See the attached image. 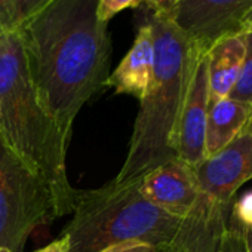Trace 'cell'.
<instances>
[{
	"instance_id": "obj_1",
	"label": "cell",
	"mask_w": 252,
	"mask_h": 252,
	"mask_svg": "<svg viewBox=\"0 0 252 252\" xmlns=\"http://www.w3.org/2000/svg\"><path fill=\"white\" fill-rule=\"evenodd\" d=\"M96 6V0H51L15 29L39 104L67 147L76 116L108 77V24Z\"/></svg>"
},
{
	"instance_id": "obj_2",
	"label": "cell",
	"mask_w": 252,
	"mask_h": 252,
	"mask_svg": "<svg viewBox=\"0 0 252 252\" xmlns=\"http://www.w3.org/2000/svg\"><path fill=\"white\" fill-rule=\"evenodd\" d=\"M147 24L153 36V71L140 101L126 159L114 181L128 184L177 158V129L190 83L205 54L168 15L152 14Z\"/></svg>"
},
{
	"instance_id": "obj_3",
	"label": "cell",
	"mask_w": 252,
	"mask_h": 252,
	"mask_svg": "<svg viewBox=\"0 0 252 252\" xmlns=\"http://www.w3.org/2000/svg\"><path fill=\"white\" fill-rule=\"evenodd\" d=\"M0 143L46 184L58 217L71 214L79 190L67 175L68 147L39 104L17 30L0 32Z\"/></svg>"
},
{
	"instance_id": "obj_4",
	"label": "cell",
	"mask_w": 252,
	"mask_h": 252,
	"mask_svg": "<svg viewBox=\"0 0 252 252\" xmlns=\"http://www.w3.org/2000/svg\"><path fill=\"white\" fill-rule=\"evenodd\" d=\"M140 181L119 184L114 180L96 190H79L71 221L63 231L68 252H101L122 243H146L168 248L184 220L150 203L138 189Z\"/></svg>"
},
{
	"instance_id": "obj_5",
	"label": "cell",
	"mask_w": 252,
	"mask_h": 252,
	"mask_svg": "<svg viewBox=\"0 0 252 252\" xmlns=\"http://www.w3.org/2000/svg\"><path fill=\"white\" fill-rule=\"evenodd\" d=\"M55 218L46 184L0 143V248L21 252L29 236Z\"/></svg>"
},
{
	"instance_id": "obj_6",
	"label": "cell",
	"mask_w": 252,
	"mask_h": 252,
	"mask_svg": "<svg viewBox=\"0 0 252 252\" xmlns=\"http://www.w3.org/2000/svg\"><path fill=\"white\" fill-rule=\"evenodd\" d=\"M251 12L252 0H180L168 17L206 54L220 39L243 34Z\"/></svg>"
},
{
	"instance_id": "obj_7",
	"label": "cell",
	"mask_w": 252,
	"mask_h": 252,
	"mask_svg": "<svg viewBox=\"0 0 252 252\" xmlns=\"http://www.w3.org/2000/svg\"><path fill=\"white\" fill-rule=\"evenodd\" d=\"M194 172L203 196L220 206H231L237 190L252 178V131L249 126L224 149L205 158Z\"/></svg>"
},
{
	"instance_id": "obj_8",
	"label": "cell",
	"mask_w": 252,
	"mask_h": 252,
	"mask_svg": "<svg viewBox=\"0 0 252 252\" xmlns=\"http://www.w3.org/2000/svg\"><path fill=\"white\" fill-rule=\"evenodd\" d=\"M138 189L150 203L181 220L187 218L202 199L194 168L178 158L146 174Z\"/></svg>"
},
{
	"instance_id": "obj_9",
	"label": "cell",
	"mask_w": 252,
	"mask_h": 252,
	"mask_svg": "<svg viewBox=\"0 0 252 252\" xmlns=\"http://www.w3.org/2000/svg\"><path fill=\"white\" fill-rule=\"evenodd\" d=\"M209 111L208 61L203 54L196 65L177 129V158L196 168L205 158L206 120Z\"/></svg>"
},
{
	"instance_id": "obj_10",
	"label": "cell",
	"mask_w": 252,
	"mask_h": 252,
	"mask_svg": "<svg viewBox=\"0 0 252 252\" xmlns=\"http://www.w3.org/2000/svg\"><path fill=\"white\" fill-rule=\"evenodd\" d=\"M230 211L231 206H220L202 194L178 236L163 252H215Z\"/></svg>"
},
{
	"instance_id": "obj_11",
	"label": "cell",
	"mask_w": 252,
	"mask_h": 252,
	"mask_svg": "<svg viewBox=\"0 0 252 252\" xmlns=\"http://www.w3.org/2000/svg\"><path fill=\"white\" fill-rule=\"evenodd\" d=\"M153 71V36L150 26L146 23L138 29L135 40L105 80V86L114 89L116 94L132 95L143 99L152 79Z\"/></svg>"
},
{
	"instance_id": "obj_12",
	"label": "cell",
	"mask_w": 252,
	"mask_h": 252,
	"mask_svg": "<svg viewBox=\"0 0 252 252\" xmlns=\"http://www.w3.org/2000/svg\"><path fill=\"white\" fill-rule=\"evenodd\" d=\"M245 57V34L220 39L206 52L209 104L227 98L233 91Z\"/></svg>"
},
{
	"instance_id": "obj_13",
	"label": "cell",
	"mask_w": 252,
	"mask_h": 252,
	"mask_svg": "<svg viewBox=\"0 0 252 252\" xmlns=\"http://www.w3.org/2000/svg\"><path fill=\"white\" fill-rule=\"evenodd\" d=\"M252 120V105L222 98L209 104L206 120V140L205 153L206 158L215 155L233 141Z\"/></svg>"
},
{
	"instance_id": "obj_14",
	"label": "cell",
	"mask_w": 252,
	"mask_h": 252,
	"mask_svg": "<svg viewBox=\"0 0 252 252\" xmlns=\"http://www.w3.org/2000/svg\"><path fill=\"white\" fill-rule=\"evenodd\" d=\"M245 34V57L239 79L228 98L252 105V32Z\"/></svg>"
},
{
	"instance_id": "obj_15",
	"label": "cell",
	"mask_w": 252,
	"mask_h": 252,
	"mask_svg": "<svg viewBox=\"0 0 252 252\" xmlns=\"http://www.w3.org/2000/svg\"><path fill=\"white\" fill-rule=\"evenodd\" d=\"M96 2H98V6H96L98 18L107 24L119 12L144 5V0H96Z\"/></svg>"
},
{
	"instance_id": "obj_16",
	"label": "cell",
	"mask_w": 252,
	"mask_h": 252,
	"mask_svg": "<svg viewBox=\"0 0 252 252\" xmlns=\"http://www.w3.org/2000/svg\"><path fill=\"white\" fill-rule=\"evenodd\" d=\"M230 215L245 231H252V190L233 202Z\"/></svg>"
},
{
	"instance_id": "obj_17",
	"label": "cell",
	"mask_w": 252,
	"mask_h": 252,
	"mask_svg": "<svg viewBox=\"0 0 252 252\" xmlns=\"http://www.w3.org/2000/svg\"><path fill=\"white\" fill-rule=\"evenodd\" d=\"M51 0H17L11 20V30L20 27L26 20H29L32 15L39 12Z\"/></svg>"
},
{
	"instance_id": "obj_18",
	"label": "cell",
	"mask_w": 252,
	"mask_h": 252,
	"mask_svg": "<svg viewBox=\"0 0 252 252\" xmlns=\"http://www.w3.org/2000/svg\"><path fill=\"white\" fill-rule=\"evenodd\" d=\"M101 252H159V249H156L150 245H146V243L129 242V243H122V245L107 248Z\"/></svg>"
},
{
	"instance_id": "obj_19",
	"label": "cell",
	"mask_w": 252,
	"mask_h": 252,
	"mask_svg": "<svg viewBox=\"0 0 252 252\" xmlns=\"http://www.w3.org/2000/svg\"><path fill=\"white\" fill-rule=\"evenodd\" d=\"M180 0H144V5L152 11V14L159 15H168L177 5Z\"/></svg>"
},
{
	"instance_id": "obj_20",
	"label": "cell",
	"mask_w": 252,
	"mask_h": 252,
	"mask_svg": "<svg viewBox=\"0 0 252 252\" xmlns=\"http://www.w3.org/2000/svg\"><path fill=\"white\" fill-rule=\"evenodd\" d=\"M17 0H0V32L11 30V20Z\"/></svg>"
},
{
	"instance_id": "obj_21",
	"label": "cell",
	"mask_w": 252,
	"mask_h": 252,
	"mask_svg": "<svg viewBox=\"0 0 252 252\" xmlns=\"http://www.w3.org/2000/svg\"><path fill=\"white\" fill-rule=\"evenodd\" d=\"M68 251H70V246H68L67 237L60 236L57 240H54L48 246H45V248H42L39 251H34V252H68Z\"/></svg>"
},
{
	"instance_id": "obj_22",
	"label": "cell",
	"mask_w": 252,
	"mask_h": 252,
	"mask_svg": "<svg viewBox=\"0 0 252 252\" xmlns=\"http://www.w3.org/2000/svg\"><path fill=\"white\" fill-rule=\"evenodd\" d=\"M252 32V12L245 18V24H243V33Z\"/></svg>"
},
{
	"instance_id": "obj_23",
	"label": "cell",
	"mask_w": 252,
	"mask_h": 252,
	"mask_svg": "<svg viewBox=\"0 0 252 252\" xmlns=\"http://www.w3.org/2000/svg\"><path fill=\"white\" fill-rule=\"evenodd\" d=\"M245 239H246V245H248L249 252H252V231H245Z\"/></svg>"
},
{
	"instance_id": "obj_24",
	"label": "cell",
	"mask_w": 252,
	"mask_h": 252,
	"mask_svg": "<svg viewBox=\"0 0 252 252\" xmlns=\"http://www.w3.org/2000/svg\"><path fill=\"white\" fill-rule=\"evenodd\" d=\"M0 252H11V251L6 249V248H0Z\"/></svg>"
},
{
	"instance_id": "obj_25",
	"label": "cell",
	"mask_w": 252,
	"mask_h": 252,
	"mask_svg": "<svg viewBox=\"0 0 252 252\" xmlns=\"http://www.w3.org/2000/svg\"><path fill=\"white\" fill-rule=\"evenodd\" d=\"M248 126H249V129H251V131H252V120H251V122H249V125H248Z\"/></svg>"
},
{
	"instance_id": "obj_26",
	"label": "cell",
	"mask_w": 252,
	"mask_h": 252,
	"mask_svg": "<svg viewBox=\"0 0 252 252\" xmlns=\"http://www.w3.org/2000/svg\"><path fill=\"white\" fill-rule=\"evenodd\" d=\"M159 252H163V249H160V251H159Z\"/></svg>"
}]
</instances>
